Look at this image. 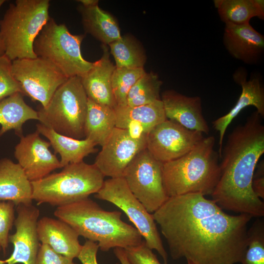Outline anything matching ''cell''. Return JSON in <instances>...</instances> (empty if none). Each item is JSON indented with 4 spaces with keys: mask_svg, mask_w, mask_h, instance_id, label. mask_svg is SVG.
<instances>
[{
    "mask_svg": "<svg viewBox=\"0 0 264 264\" xmlns=\"http://www.w3.org/2000/svg\"><path fill=\"white\" fill-rule=\"evenodd\" d=\"M153 216L174 260L193 264L241 263L247 247L249 215H230L200 193L170 197Z\"/></svg>",
    "mask_w": 264,
    "mask_h": 264,
    "instance_id": "cell-1",
    "label": "cell"
},
{
    "mask_svg": "<svg viewBox=\"0 0 264 264\" xmlns=\"http://www.w3.org/2000/svg\"><path fill=\"white\" fill-rule=\"evenodd\" d=\"M262 118L254 111L228 135L220 158V178L211 195L222 209L252 218L264 216V203L252 188L256 166L264 153Z\"/></svg>",
    "mask_w": 264,
    "mask_h": 264,
    "instance_id": "cell-2",
    "label": "cell"
},
{
    "mask_svg": "<svg viewBox=\"0 0 264 264\" xmlns=\"http://www.w3.org/2000/svg\"><path fill=\"white\" fill-rule=\"evenodd\" d=\"M54 214L69 225L79 236L98 242L102 251L116 247L125 249L142 242L138 230L121 220V212L106 211L88 198L58 206Z\"/></svg>",
    "mask_w": 264,
    "mask_h": 264,
    "instance_id": "cell-3",
    "label": "cell"
},
{
    "mask_svg": "<svg viewBox=\"0 0 264 264\" xmlns=\"http://www.w3.org/2000/svg\"><path fill=\"white\" fill-rule=\"evenodd\" d=\"M215 144L213 136L204 137L185 154L163 163V185L169 198L196 193L212 195L220 176Z\"/></svg>",
    "mask_w": 264,
    "mask_h": 264,
    "instance_id": "cell-4",
    "label": "cell"
},
{
    "mask_svg": "<svg viewBox=\"0 0 264 264\" xmlns=\"http://www.w3.org/2000/svg\"><path fill=\"white\" fill-rule=\"evenodd\" d=\"M48 0H16L0 21V41L12 61L35 58L33 44L50 18Z\"/></svg>",
    "mask_w": 264,
    "mask_h": 264,
    "instance_id": "cell-5",
    "label": "cell"
},
{
    "mask_svg": "<svg viewBox=\"0 0 264 264\" xmlns=\"http://www.w3.org/2000/svg\"><path fill=\"white\" fill-rule=\"evenodd\" d=\"M59 173L32 181V199L38 204L66 205L88 198L102 187L104 176L93 164H69Z\"/></svg>",
    "mask_w": 264,
    "mask_h": 264,
    "instance_id": "cell-6",
    "label": "cell"
},
{
    "mask_svg": "<svg viewBox=\"0 0 264 264\" xmlns=\"http://www.w3.org/2000/svg\"><path fill=\"white\" fill-rule=\"evenodd\" d=\"M88 103L80 77L69 78L56 90L46 106L37 111L39 121L59 134L84 139Z\"/></svg>",
    "mask_w": 264,
    "mask_h": 264,
    "instance_id": "cell-7",
    "label": "cell"
},
{
    "mask_svg": "<svg viewBox=\"0 0 264 264\" xmlns=\"http://www.w3.org/2000/svg\"><path fill=\"white\" fill-rule=\"evenodd\" d=\"M84 37L71 34L65 24H58L50 17L36 38L33 50L37 57L50 62L67 78L81 77L93 65L82 56Z\"/></svg>",
    "mask_w": 264,
    "mask_h": 264,
    "instance_id": "cell-8",
    "label": "cell"
},
{
    "mask_svg": "<svg viewBox=\"0 0 264 264\" xmlns=\"http://www.w3.org/2000/svg\"><path fill=\"white\" fill-rule=\"evenodd\" d=\"M95 197L110 202L122 210L144 238L147 246L156 250L164 264H168L167 254L153 214L133 195L123 177L104 180Z\"/></svg>",
    "mask_w": 264,
    "mask_h": 264,
    "instance_id": "cell-9",
    "label": "cell"
},
{
    "mask_svg": "<svg viewBox=\"0 0 264 264\" xmlns=\"http://www.w3.org/2000/svg\"><path fill=\"white\" fill-rule=\"evenodd\" d=\"M162 166L146 148L133 158L122 176L133 195L151 214L169 198L163 185Z\"/></svg>",
    "mask_w": 264,
    "mask_h": 264,
    "instance_id": "cell-10",
    "label": "cell"
},
{
    "mask_svg": "<svg viewBox=\"0 0 264 264\" xmlns=\"http://www.w3.org/2000/svg\"><path fill=\"white\" fill-rule=\"evenodd\" d=\"M12 71L22 94L39 102L44 108L68 79L55 66L39 57L12 61Z\"/></svg>",
    "mask_w": 264,
    "mask_h": 264,
    "instance_id": "cell-11",
    "label": "cell"
},
{
    "mask_svg": "<svg viewBox=\"0 0 264 264\" xmlns=\"http://www.w3.org/2000/svg\"><path fill=\"white\" fill-rule=\"evenodd\" d=\"M203 138L202 132L167 119L150 131L146 149L156 160L164 163L185 154Z\"/></svg>",
    "mask_w": 264,
    "mask_h": 264,
    "instance_id": "cell-12",
    "label": "cell"
},
{
    "mask_svg": "<svg viewBox=\"0 0 264 264\" xmlns=\"http://www.w3.org/2000/svg\"><path fill=\"white\" fill-rule=\"evenodd\" d=\"M147 137L137 138L126 130L115 127L102 146L94 164L104 176L122 177L133 158L146 148Z\"/></svg>",
    "mask_w": 264,
    "mask_h": 264,
    "instance_id": "cell-13",
    "label": "cell"
},
{
    "mask_svg": "<svg viewBox=\"0 0 264 264\" xmlns=\"http://www.w3.org/2000/svg\"><path fill=\"white\" fill-rule=\"evenodd\" d=\"M17 213L14 225L16 232L9 235V242L13 244L11 256L4 260L6 264H36L40 248L37 227L40 211L32 204L16 206Z\"/></svg>",
    "mask_w": 264,
    "mask_h": 264,
    "instance_id": "cell-14",
    "label": "cell"
},
{
    "mask_svg": "<svg viewBox=\"0 0 264 264\" xmlns=\"http://www.w3.org/2000/svg\"><path fill=\"white\" fill-rule=\"evenodd\" d=\"M50 143L42 139L38 131L21 137L14 156L31 182L41 179L63 168L60 160L49 149Z\"/></svg>",
    "mask_w": 264,
    "mask_h": 264,
    "instance_id": "cell-15",
    "label": "cell"
},
{
    "mask_svg": "<svg viewBox=\"0 0 264 264\" xmlns=\"http://www.w3.org/2000/svg\"><path fill=\"white\" fill-rule=\"evenodd\" d=\"M247 71L243 67L238 68L233 73L235 82L242 88L241 94L236 105L226 114L215 120L213 127L219 134V155L221 157L223 141L226 131L232 120L245 108L254 106L257 112L264 117V87L258 75L247 79Z\"/></svg>",
    "mask_w": 264,
    "mask_h": 264,
    "instance_id": "cell-16",
    "label": "cell"
},
{
    "mask_svg": "<svg viewBox=\"0 0 264 264\" xmlns=\"http://www.w3.org/2000/svg\"><path fill=\"white\" fill-rule=\"evenodd\" d=\"M160 97L167 119L188 129L209 133V127L202 113L199 96H188L174 90H167Z\"/></svg>",
    "mask_w": 264,
    "mask_h": 264,
    "instance_id": "cell-17",
    "label": "cell"
},
{
    "mask_svg": "<svg viewBox=\"0 0 264 264\" xmlns=\"http://www.w3.org/2000/svg\"><path fill=\"white\" fill-rule=\"evenodd\" d=\"M223 43L234 58L249 65L258 63L264 51V36L250 23L225 24Z\"/></svg>",
    "mask_w": 264,
    "mask_h": 264,
    "instance_id": "cell-18",
    "label": "cell"
},
{
    "mask_svg": "<svg viewBox=\"0 0 264 264\" xmlns=\"http://www.w3.org/2000/svg\"><path fill=\"white\" fill-rule=\"evenodd\" d=\"M115 112V127L137 138L147 137L153 128L167 119L161 99L135 107L117 106Z\"/></svg>",
    "mask_w": 264,
    "mask_h": 264,
    "instance_id": "cell-19",
    "label": "cell"
},
{
    "mask_svg": "<svg viewBox=\"0 0 264 264\" xmlns=\"http://www.w3.org/2000/svg\"><path fill=\"white\" fill-rule=\"evenodd\" d=\"M103 55L92 67L80 77L88 98L99 104L115 109L117 107L111 86L115 66L111 62L107 45L102 44Z\"/></svg>",
    "mask_w": 264,
    "mask_h": 264,
    "instance_id": "cell-20",
    "label": "cell"
},
{
    "mask_svg": "<svg viewBox=\"0 0 264 264\" xmlns=\"http://www.w3.org/2000/svg\"><path fill=\"white\" fill-rule=\"evenodd\" d=\"M39 240L49 245L56 252L73 260L82 247L79 235L67 223L58 219L44 217L38 220L37 227Z\"/></svg>",
    "mask_w": 264,
    "mask_h": 264,
    "instance_id": "cell-21",
    "label": "cell"
},
{
    "mask_svg": "<svg viewBox=\"0 0 264 264\" xmlns=\"http://www.w3.org/2000/svg\"><path fill=\"white\" fill-rule=\"evenodd\" d=\"M32 187L23 169L10 159L0 160V201H10L15 206L32 202Z\"/></svg>",
    "mask_w": 264,
    "mask_h": 264,
    "instance_id": "cell-22",
    "label": "cell"
},
{
    "mask_svg": "<svg viewBox=\"0 0 264 264\" xmlns=\"http://www.w3.org/2000/svg\"><path fill=\"white\" fill-rule=\"evenodd\" d=\"M36 126L37 131L48 139L55 153L60 155L63 168L83 161L84 157L98 151L96 144L88 138L77 139L63 135L41 123Z\"/></svg>",
    "mask_w": 264,
    "mask_h": 264,
    "instance_id": "cell-23",
    "label": "cell"
},
{
    "mask_svg": "<svg viewBox=\"0 0 264 264\" xmlns=\"http://www.w3.org/2000/svg\"><path fill=\"white\" fill-rule=\"evenodd\" d=\"M79 10L86 33L109 45L121 37L118 24L114 17L100 8L98 5L86 7L80 5Z\"/></svg>",
    "mask_w": 264,
    "mask_h": 264,
    "instance_id": "cell-24",
    "label": "cell"
},
{
    "mask_svg": "<svg viewBox=\"0 0 264 264\" xmlns=\"http://www.w3.org/2000/svg\"><path fill=\"white\" fill-rule=\"evenodd\" d=\"M115 109L88 98L84 126L85 138L102 146L115 128Z\"/></svg>",
    "mask_w": 264,
    "mask_h": 264,
    "instance_id": "cell-25",
    "label": "cell"
},
{
    "mask_svg": "<svg viewBox=\"0 0 264 264\" xmlns=\"http://www.w3.org/2000/svg\"><path fill=\"white\" fill-rule=\"evenodd\" d=\"M29 120H39L37 111L24 102L22 94H13L0 101V136L11 130L20 137L22 126Z\"/></svg>",
    "mask_w": 264,
    "mask_h": 264,
    "instance_id": "cell-26",
    "label": "cell"
},
{
    "mask_svg": "<svg viewBox=\"0 0 264 264\" xmlns=\"http://www.w3.org/2000/svg\"><path fill=\"white\" fill-rule=\"evenodd\" d=\"M214 4L225 24L242 25L254 17L264 19L263 0H214Z\"/></svg>",
    "mask_w": 264,
    "mask_h": 264,
    "instance_id": "cell-27",
    "label": "cell"
},
{
    "mask_svg": "<svg viewBox=\"0 0 264 264\" xmlns=\"http://www.w3.org/2000/svg\"><path fill=\"white\" fill-rule=\"evenodd\" d=\"M118 68H144L146 56L142 46L134 37L121 36L109 45Z\"/></svg>",
    "mask_w": 264,
    "mask_h": 264,
    "instance_id": "cell-28",
    "label": "cell"
},
{
    "mask_svg": "<svg viewBox=\"0 0 264 264\" xmlns=\"http://www.w3.org/2000/svg\"><path fill=\"white\" fill-rule=\"evenodd\" d=\"M162 85L156 73L146 72L132 86L127 98L126 106L135 107L160 100Z\"/></svg>",
    "mask_w": 264,
    "mask_h": 264,
    "instance_id": "cell-29",
    "label": "cell"
},
{
    "mask_svg": "<svg viewBox=\"0 0 264 264\" xmlns=\"http://www.w3.org/2000/svg\"><path fill=\"white\" fill-rule=\"evenodd\" d=\"M144 68H115L111 86L117 106H126L127 95L132 86L146 73Z\"/></svg>",
    "mask_w": 264,
    "mask_h": 264,
    "instance_id": "cell-30",
    "label": "cell"
},
{
    "mask_svg": "<svg viewBox=\"0 0 264 264\" xmlns=\"http://www.w3.org/2000/svg\"><path fill=\"white\" fill-rule=\"evenodd\" d=\"M247 247L241 264H264V222L257 219L247 230Z\"/></svg>",
    "mask_w": 264,
    "mask_h": 264,
    "instance_id": "cell-31",
    "label": "cell"
},
{
    "mask_svg": "<svg viewBox=\"0 0 264 264\" xmlns=\"http://www.w3.org/2000/svg\"><path fill=\"white\" fill-rule=\"evenodd\" d=\"M12 63L5 54L0 55V101L16 93L22 94L21 86L13 75Z\"/></svg>",
    "mask_w": 264,
    "mask_h": 264,
    "instance_id": "cell-32",
    "label": "cell"
},
{
    "mask_svg": "<svg viewBox=\"0 0 264 264\" xmlns=\"http://www.w3.org/2000/svg\"><path fill=\"white\" fill-rule=\"evenodd\" d=\"M15 206L12 201H0V245L4 255L8 246L9 231L15 220Z\"/></svg>",
    "mask_w": 264,
    "mask_h": 264,
    "instance_id": "cell-33",
    "label": "cell"
},
{
    "mask_svg": "<svg viewBox=\"0 0 264 264\" xmlns=\"http://www.w3.org/2000/svg\"><path fill=\"white\" fill-rule=\"evenodd\" d=\"M124 250L130 264H161L144 240L137 245Z\"/></svg>",
    "mask_w": 264,
    "mask_h": 264,
    "instance_id": "cell-34",
    "label": "cell"
},
{
    "mask_svg": "<svg viewBox=\"0 0 264 264\" xmlns=\"http://www.w3.org/2000/svg\"><path fill=\"white\" fill-rule=\"evenodd\" d=\"M36 264H76L72 259L54 251L49 245L42 243L40 246Z\"/></svg>",
    "mask_w": 264,
    "mask_h": 264,
    "instance_id": "cell-35",
    "label": "cell"
},
{
    "mask_svg": "<svg viewBox=\"0 0 264 264\" xmlns=\"http://www.w3.org/2000/svg\"><path fill=\"white\" fill-rule=\"evenodd\" d=\"M98 249L97 242L87 240L82 245L77 258L82 264H98L96 257Z\"/></svg>",
    "mask_w": 264,
    "mask_h": 264,
    "instance_id": "cell-36",
    "label": "cell"
},
{
    "mask_svg": "<svg viewBox=\"0 0 264 264\" xmlns=\"http://www.w3.org/2000/svg\"><path fill=\"white\" fill-rule=\"evenodd\" d=\"M252 188L260 198L264 199V161L257 164L252 180Z\"/></svg>",
    "mask_w": 264,
    "mask_h": 264,
    "instance_id": "cell-37",
    "label": "cell"
},
{
    "mask_svg": "<svg viewBox=\"0 0 264 264\" xmlns=\"http://www.w3.org/2000/svg\"><path fill=\"white\" fill-rule=\"evenodd\" d=\"M113 252L121 264H130L127 259L124 249L116 247L115 248Z\"/></svg>",
    "mask_w": 264,
    "mask_h": 264,
    "instance_id": "cell-38",
    "label": "cell"
},
{
    "mask_svg": "<svg viewBox=\"0 0 264 264\" xmlns=\"http://www.w3.org/2000/svg\"><path fill=\"white\" fill-rule=\"evenodd\" d=\"M79 1L81 3V5L86 7H90L98 4V0H80Z\"/></svg>",
    "mask_w": 264,
    "mask_h": 264,
    "instance_id": "cell-39",
    "label": "cell"
},
{
    "mask_svg": "<svg viewBox=\"0 0 264 264\" xmlns=\"http://www.w3.org/2000/svg\"><path fill=\"white\" fill-rule=\"evenodd\" d=\"M5 1V0H0V8ZM4 54V51L0 41V55H3Z\"/></svg>",
    "mask_w": 264,
    "mask_h": 264,
    "instance_id": "cell-40",
    "label": "cell"
},
{
    "mask_svg": "<svg viewBox=\"0 0 264 264\" xmlns=\"http://www.w3.org/2000/svg\"><path fill=\"white\" fill-rule=\"evenodd\" d=\"M1 250V247L0 245V251ZM0 264H6L4 262V261L0 260Z\"/></svg>",
    "mask_w": 264,
    "mask_h": 264,
    "instance_id": "cell-41",
    "label": "cell"
},
{
    "mask_svg": "<svg viewBox=\"0 0 264 264\" xmlns=\"http://www.w3.org/2000/svg\"><path fill=\"white\" fill-rule=\"evenodd\" d=\"M187 263H188V264H193V263H192L191 262H189V261H187Z\"/></svg>",
    "mask_w": 264,
    "mask_h": 264,
    "instance_id": "cell-42",
    "label": "cell"
}]
</instances>
